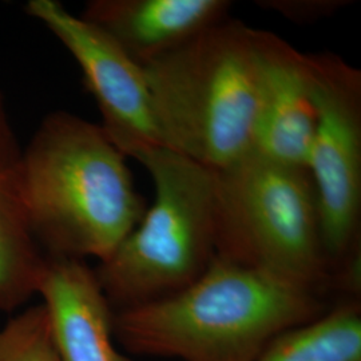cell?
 <instances>
[{"label":"cell","instance_id":"1","mask_svg":"<svg viewBox=\"0 0 361 361\" xmlns=\"http://www.w3.org/2000/svg\"><path fill=\"white\" fill-rule=\"evenodd\" d=\"M323 293L214 257L171 296L116 310V343L141 356L180 361H253L286 332L322 316Z\"/></svg>","mask_w":361,"mask_h":361},{"label":"cell","instance_id":"2","mask_svg":"<svg viewBox=\"0 0 361 361\" xmlns=\"http://www.w3.org/2000/svg\"><path fill=\"white\" fill-rule=\"evenodd\" d=\"M31 233L49 257H109L146 207L126 157L94 125L68 113L49 116L19 162Z\"/></svg>","mask_w":361,"mask_h":361},{"label":"cell","instance_id":"3","mask_svg":"<svg viewBox=\"0 0 361 361\" xmlns=\"http://www.w3.org/2000/svg\"><path fill=\"white\" fill-rule=\"evenodd\" d=\"M142 68L164 147L212 171L252 152L259 30L228 18Z\"/></svg>","mask_w":361,"mask_h":361},{"label":"cell","instance_id":"4","mask_svg":"<svg viewBox=\"0 0 361 361\" xmlns=\"http://www.w3.org/2000/svg\"><path fill=\"white\" fill-rule=\"evenodd\" d=\"M138 162L153 182V205L94 269L114 312L180 292L216 257L213 171L164 146Z\"/></svg>","mask_w":361,"mask_h":361},{"label":"cell","instance_id":"5","mask_svg":"<svg viewBox=\"0 0 361 361\" xmlns=\"http://www.w3.org/2000/svg\"><path fill=\"white\" fill-rule=\"evenodd\" d=\"M213 178L216 257L324 293L334 277L307 169L250 152Z\"/></svg>","mask_w":361,"mask_h":361},{"label":"cell","instance_id":"6","mask_svg":"<svg viewBox=\"0 0 361 361\" xmlns=\"http://www.w3.org/2000/svg\"><path fill=\"white\" fill-rule=\"evenodd\" d=\"M316 123L307 161L332 277L360 258L361 71L334 54L308 55Z\"/></svg>","mask_w":361,"mask_h":361},{"label":"cell","instance_id":"7","mask_svg":"<svg viewBox=\"0 0 361 361\" xmlns=\"http://www.w3.org/2000/svg\"><path fill=\"white\" fill-rule=\"evenodd\" d=\"M28 11L51 30L75 58L101 110V128L116 149L140 161L162 146L142 67L104 30L68 13L55 0H32Z\"/></svg>","mask_w":361,"mask_h":361},{"label":"cell","instance_id":"8","mask_svg":"<svg viewBox=\"0 0 361 361\" xmlns=\"http://www.w3.org/2000/svg\"><path fill=\"white\" fill-rule=\"evenodd\" d=\"M314 123L308 55L259 30V98L252 152L307 169Z\"/></svg>","mask_w":361,"mask_h":361},{"label":"cell","instance_id":"9","mask_svg":"<svg viewBox=\"0 0 361 361\" xmlns=\"http://www.w3.org/2000/svg\"><path fill=\"white\" fill-rule=\"evenodd\" d=\"M38 293L58 361H131L116 347L114 310L83 259L47 256Z\"/></svg>","mask_w":361,"mask_h":361},{"label":"cell","instance_id":"10","mask_svg":"<svg viewBox=\"0 0 361 361\" xmlns=\"http://www.w3.org/2000/svg\"><path fill=\"white\" fill-rule=\"evenodd\" d=\"M231 8L226 0H95L82 18L143 67L228 19Z\"/></svg>","mask_w":361,"mask_h":361},{"label":"cell","instance_id":"11","mask_svg":"<svg viewBox=\"0 0 361 361\" xmlns=\"http://www.w3.org/2000/svg\"><path fill=\"white\" fill-rule=\"evenodd\" d=\"M46 259L28 225L19 166L0 169V310L13 312L38 293Z\"/></svg>","mask_w":361,"mask_h":361},{"label":"cell","instance_id":"12","mask_svg":"<svg viewBox=\"0 0 361 361\" xmlns=\"http://www.w3.org/2000/svg\"><path fill=\"white\" fill-rule=\"evenodd\" d=\"M253 361H361V312L345 301L277 337Z\"/></svg>","mask_w":361,"mask_h":361},{"label":"cell","instance_id":"13","mask_svg":"<svg viewBox=\"0 0 361 361\" xmlns=\"http://www.w3.org/2000/svg\"><path fill=\"white\" fill-rule=\"evenodd\" d=\"M0 361H58L43 304L23 310L0 326Z\"/></svg>","mask_w":361,"mask_h":361},{"label":"cell","instance_id":"14","mask_svg":"<svg viewBox=\"0 0 361 361\" xmlns=\"http://www.w3.org/2000/svg\"><path fill=\"white\" fill-rule=\"evenodd\" d=\"M261 7H267L280 13L289 20L298 23H310L325 16L334 15L336 11L347 6L344 0H271L259 1Z\"/></svg>","mask_w":361,"mask_h":361},{"label":"cell","instance_id":"15","mask_svg":"<svg viewBox=\"0 0 361 361\" xmlns=\"http://www.w3.org/2000/svg\"><path fill=\"white\" fill-rule=\"evenodd\" d=\"M19 162L20 158L15 154L11 135L0 110V169H16Z\"/></svg>","mask_w":361,"mask_h":361}]
</instances>
